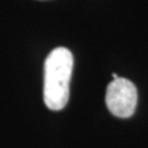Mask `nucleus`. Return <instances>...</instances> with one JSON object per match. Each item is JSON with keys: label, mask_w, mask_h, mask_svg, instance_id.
<instances>
[{"label": "nucleus", "mask_w": 148, "mask_h": 148, "mask_svg": "<svg viewBox=\"0 0 148 148\" xmlns=\"http://www.w3.org/2000/svg\"><path fill=\"white\" fill-rule=\"evenodd\" d=\"M73 64V54L66 47L54 48L46 58L43 100L49 110H63L68 104Z\"/></svg>", "instance_id": "f257e3e1"}, {"label": "nucleus", "mask_w": 148, "mask_h": 148, "mask_svg": "<svg viewBox=\"0 0 148 148\" xmlns=\"http://www.w3.org/2000/svg\"><path fill=\"white\" fill-rule=\"evenodd\" d=\"M137 88L126 78L116 77L106 89V106L116 117H131L137 106Z\"/></svg>", "instance_id": "f03ea898"}]
</instances>
